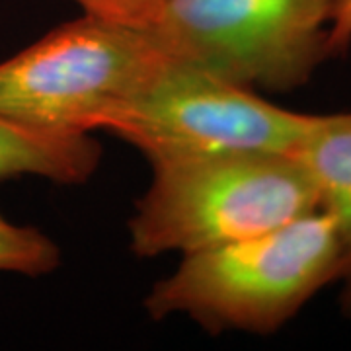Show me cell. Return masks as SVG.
<instances>
[{"instance_id":"7a4b0ae2","label":"cell","mask_w":351,"mask_h":351,"mask_svg":"<svg viewBox=\"0 0 351 351\" xmlns=\"http://www.w3.org/2000/svg\"><path fill=\"white\" fill-rule=\"evenodd\" d=\"M129 221L141 258L250 239L320 209L313 176L295 154L232 152L164 160Z\"/></svg>"},{"instance_id":"30bf717a","label":"cell","mask_w":351,"mask_h":351,"mask_svg":"<svg viewBox=\"0 0 351 351\" xmlns=\"http://www.w3.org/2000/svg\"><path fill=\"white\" fill-rule=\"evenodd\" d=\"M351 45V0H334L328 25V53L330 59L343 55Z\"/></svg>"},{"instance_id":"5b68a950","label":"cell","mask_w":351,"mask_h":351,"mask_svg":"<svg viewBox=\"0 0 351 351\" xmlns=\"http://www.w3.org/2000/svg\"><path fill=\"white\" fill-rule=\"evenodd\" d=\"M334 0H170L149 32L172 59L237 86L291 92L330 59Z\"/></svg>"},{"instance_id":"6da1fadb","label":"cell","mask_w":351,"mask_h":351,"mask_svg":"<svg viewBox=\"0 0 351 351\" xmlns=\"http://www.w3.org/2000/svg\"><path fill=\"white\" fill-rule=\"evenodd\" d=\"M332 215L318 209L250 239L184 254L145 299L151 318L184 314L207 332L271 334L339 276Z\"/></svg>"},{"instance_id":"ba28073f","label":"cell","mask_w":351,"mask_h":351,"mask_svg":"<svg viewBox=\"0 0 351 351\" xmlns=\"http://www.w3.org/2000/svg\"><path fill=\"white\" fill-rule=\"evenodd\" d=\"M61 263V250L53 240L34 226L10 223L0 213V271L41 277Z\"/></svg>"},{"instance_id":"3957f363","label":"cell","mask_w":351,"mask_h":351,"mask_svg":"<svg viewBox=\"0 0 351 351\" xmlns=\"http://www.w3.org/2000/svg\"><path fill=\"white\" fill-rule=\"evenodd\" d=\"M166 57L147 29L82 12L0 63V117L47 133H92Z\"/></svg>"},{"instance_id":"8992f818","label":"cell","mask_w":351,"mask_h":351,"mask_svg":"<svg viewBox=\"0 0 351 351\" xmlns=\"http://www.w3.org/2000/svg\"><path fill=\"white\" fill-rule=\"evenodd\" d=\"M295 156L311 172L320 209L338 228L339 308L351 318V112L320 115Z\"/></svg>"},{"instance_id":"9c48e42d","label":"cell","mask_w":351,"mask_h":351,"mask_svg":"<svg viewBox=\"0 0 351 351\" xmlns=\"http://www.w3.org/2000/svg\"><path fill=\"white\" fill-rule=\"evenodd\" d=\"M84 14L131 27H149L170 0H73Z\"/></svg>"},{"instance_id":"52a82bcc","label":"cell","mask_w":351,"mask_h":351,"mask_svg":"<svg viewBox=\"0 0 351 351\" xmlns=\"http://www.w3.org/2000/svg\"><path fill=\"white\" fill-rule=\"evenodd\" d=\"M101 147L90 133H47L0 117V180L39 176L76 186L96 174Z\"/></svg>"},{"instance_id":"277c9868","label":"cell","mask_w":351,"mask_h":351,"mask_svg":"<svg viewBox=\"0 0 351 351\" xmlns=\"http://www.w3.org/2000/svg\"><path fill=\"white\" fill-rule=\"evenodd\" d=\"M318 117L166 57L137 94L101 117L98 131L123 138L154 164L232 152L297 154Z\"/></svg>"}]
</instances>
